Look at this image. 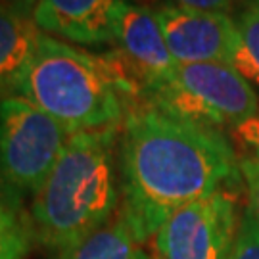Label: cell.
I'll use <instances>...</instances> for the list:
<instances>
[{
	"instance_id": "13",
	"label": "cell",
	"mask_w": 259,
	"mask_h": 259,
	"mask_svg": "<svg viewBox=\"0 0 259 259\" xmlns=\"http://www.w3.org/2000/svg\"><path fill=\"white\" fill-rule=\"evenodd\" d=\"M33 242L27 217L0 202V259H25Z\"/></svg>"
},
{
	"instance_id": "16",
	"label": "cell",
	"mask_w": 259,
	"mask_h": 259,
	"mask_svg": "<svg viewBox=\"0 0 259 259\" xmlns=\"http://www.w3.org/2000/svg\"><path fill=\"white\" fill-rule=\"evenodd\" d=\"M161 4L179 6V8L200 10V12H217V14H229L231 10L238 6H246L251 0H159Z\"/></svg>"
},
{
	"instance_id": "3",
	"label": "cell",
	"mask_w": 259,
	"mask_h": 259,
	"mask_svg": "<svg viewBox=\"0 0 259 259\" xmlns=\"http://www.w3.org/2000/svg\"><path fill=\"white\" fill-rule=\"evenodd\" d=\"M16 94L67 133L119 127L131 98L110 64L65 40L40 33Z\"/></svg>"
},
{
	"instance_id": "11",
	"label": "cell",
	"mask_w": 259,
	"mask_h": 259,
	"mask_svg": "<svg viewBox=\"0 0 259 259\" xmlns=\"http://www.w3.org/2000/svg\"><path fill=\"white\" fill-rule=\"evenodd\" d=\"M140 244L121 211L98 229L54 251V259H135Z\"/></svg>"
},
{
	"instance_id": "14",
	"label": "cell",
	"mask_w": 259,
	"mask_h": 259,
	"mask_svg": "<svg viewBox=\"0 0 259 259\" xmlns=\"http://www.w3.org/2000/svg\"><path fill=\"white\" fill-rule=\"evenodd\" d=\"M229 259H259V219L250 205L242 209Z\"/></svg>"
},
{
	"instance_id": "19",
	"label": "cell",
	"mask_w": 259,
	"mask_h": 259,
	"mask_svg": "<svg viewBox=\"0 0 259 259\" xmlns=\"http://www.w3.org/2000/svg\"><path fill=\"white\" fill-rule=\"evenodd\" d=\"M135 259H156V257H152V255H148L146 251L139 250V253H137V257H135Z\"/></svg>"
},
{
	"instance_id": "8",
	"label": "cell",
	"mask_w": 259,
	"mask_h": 259,
	"mask_svg": "<svg viewBox=\"0 0 259 259\" xmlns=\"http://www.w3.org/2000/svg\"><path fill=\"white\" fill-rule=\"evenodd\" d=\"M152 10L177 64H232L240 37L236 21L229 14L179 8L161 2Z\"/></svg>"
},
{
	"instance_id": "12",
	"label": "cell",
	"mask_w": 259,
	"mask_h": 259,
	"mask_svg": "<svg viewBox=\"0 0 259 259\" xmlns=\"http://www.w3.org/2000/svg\"><path fill=\"white\" fill-rule=\"evenodd\" d=\"M234 21L240 42L231 65L236 67L251 84L259 87V0L246 4Z\"/></svg>"
},
{
	"instance_id": "7",
	"label": "cell",
	"mask_w": 259,
	"mask_h": 259,
	"mask_svg": "<svg viewBox=\"0 0 259 259\" xmlns=\"http://www.w3.org/2000/svg\"><path fill=\"white\" fill-rule=\"evenodd\" d=\"M111 45L113 50L104 60L117 75L131 104L144 100L179 65L167 48L154 10L139 0L123 6Z\"/></svg>"
},
{
	"instance_id": "17",
	"label": "cell",
	"mask_w": 259,
	"mask_h": 259,
	"mask_svg": "<svg viewBox=\"0 0 259 259\" xmlns=\"http://www.w3.org/2000/svg\"><path fill=\"white\" fill-rule=\"evenodd\" d=\"M234 137L244 142L248 148L253 152V156L259 159V111L253 113L251 117H248L246 121H242L240 125H236L234 129Z\"/></svg>"
},
{
	"instance_id": "18",
	"label": "cell",
	"mask_w": 259,
	"mask_h": 259,
	"mask_svg": "<svg viewBox=\"0 0 259 259\" xmlns=\"http://www.w3.org/2000/svg\"><path fill=\"white\" fill-rule=\"evenodd\" d=\"M10 4H14L18 10H21V12H25L27 16H31L33 14V10H35V6L38 4V0H8Z\"/></svg>"
},
{
	"instance_id": "2",
	"label": "cell",
	"mask_w": 259,
	"mask_h": 259,
	"mask_svg": "<svg viewBox=\"0 0 259 259\" xmlns=\"http://www.w3.org/2000/svg\"><path fill=\"white\" fill-rule=\"evenodd\" d=\"M119 127L73 133L29 204L35 242L60 250L98 229L121 207Z\"/></svg>"
},
{
	"instance_id": "5",
	"label": "cell",
	"mask_w": 259,
	"mask_h": 259,
	"mask_svg": "<svg viewBox=\"0 0 259 259\" xmlns=\"http://www.w3.org/2000/svg\"><path fill=\"white\" fill-rule=\"evenodd\" d=\"M144 100L181 119L217 131L234 129L259 111L253 84L236 67L223 62L179 64L165 83Z\"/></svg>"
},
{
	"instance_id": "4",
	"label": "cell",
	"mask_w": 259,
	"mask_h": 259,
	"mask_svg": "<svg viewBox=\"0 0 259 259\" xmlns=\"http://www.w3.org/2000/svg\"><path fill=\"white\" fill-rule=\"evenodd\" d=\"M71 133L12 94L0 100V202L21 211L47 181Z\"/></svg>"
},
{
	"instance_id": "1",
	"label": "cell",
	"mask_w": 259,
	"mask_h": 259,
	"mask_svg": "<svg viewBox=\"0 0 259 259\" xmlns=\"http://www.w3.org/2000/svg\"><path fill=\"white\" fill-rule=\"evenodd\" d=\"M121 211L139 244L181 207L242 181L221 131L196 125L146 100L127 108L119 129Z\"/></svg>"
},
{
	"instance_id": "10",
	"label": "cell",
	"mask_w": 259,
	"mask_h": 259,
	"mask_svg": "<svg viewBox=\"0 0 259 259\" xmlns=\"http://www.w3.org/2000/svg\"><path fill=\"white\" fill-rule=\"evenodd\" d=\"M40 33L31 16L0 0V100L16 94Z\"/></svg>"
},
{
	"instance_id": "15",
	"label": "cell",
	"mask_w": 259,
	"mask_h": 259,
	"mask_svg": "<svg viewBox=\"0 0 259 259\" xmlns=\"http://www.w3.org/2000/svg\"><path fill=\"white\" fill-rule=\"evenodd\" d=\"M238 167L248 192V205L259 219V159L255 156L238 157Z\"/></svg>"
},
{
	"instance_id": "9",
	"label": "cell",
	"mask_w": 259,
	"mask_h": 259,
	"mask_svg": "<svg viewBox=\"0 0 259 259\" xmlns=\"http://www.w3.org/2000/svg\"><path fill=\"white\" fill-rule=\"evenodd\" d=\"M137 0H38L31 18L45 35L75 45L113 42L123 6Z\"/></svg>"
},
{
	"instance_id": "6",
	"label": "cell",
	"mask_w": 259,
	"mask_h": 259,
	"mask_svg": "<svg viewBox=\"0 0 259 259\" xmlns=\"http://www.w3.org/2000/svg\"><path fill=\"white\" fill-rule=\"evenodd\" d=\"M240 215L231 186L177 209L154 236L157 259H229Z\"/></svg>"
}]
</instances>
